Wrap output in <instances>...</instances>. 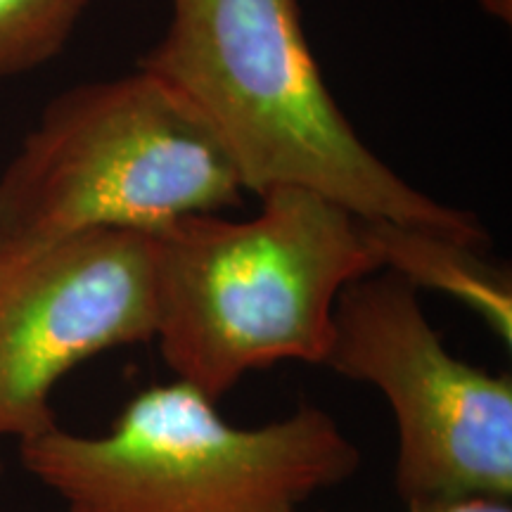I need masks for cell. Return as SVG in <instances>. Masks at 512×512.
I'll use <instances>...</instances> for the list:
<instances>
[{
    "label": "cell",
    "instance_id": "cell-1",
    "mask_svg": "<svg viewBox=\"0 0 512 512\" xmlns=\"http://www.w3.org/2000/svg\"><path fill=\"white\" fill-rule=\"evenodd\" d=\"M200 112L245 192H316L363 221L489 249L475 214L413 188L358 138L320 76L299 0H171L140 60Z\"/></svg>",
    "mask_w": 512,
    "mask_h": 512
},
{
    "label": "cell",
    "instance_id": "cell-2",
    "mask_svg": "<svg viewBox=\"0 0 512 512\" xmlns=\"http://www.w3.org/2000/svg\"><path fill=\"white\" fill-rule=\"evenodd\" d=\"M259 200L252 219L195 214L152 233V342L214 403L254 370L325 366L339 294L382 268L361 219L335 202L299 188Z\"/></svg>",
    "mask_w": 512,
    "mask_h": 512
},
{
    "label": "cell",
    "instance_id": "cell-3",
    "mask_svg": "<svg viewBox=\"0 0 512 512\" xmlns=\"http://www.w3.org/2000/svg\"><path fill=\"white\" fill-rule=\"evenodd\" d=\"M17 444L67 512H297L361 465L323 408L235 427L181 380L138 392L102 434L53 425Z\"/></svg>",
    "mask_w": 512,
    "mask_h": 512
},
{
    "label": "cell",
    "instance_id": "cell-4",
    "mask_svg": "<svg viewBox=\"0 0 512 512\" xmlns=\"http://www.w3.org/2000/svg\"><path fill=\"white\" fill-rule=\"evenodd\" d=\"M242 197L200 112L138 67L50 102L0 174V240L24 247L102 228L152 235Z\"/></svg>",
    "mask_w": 512,
    "mask_h": 512
},
{
    "label": "cell",
    "instance_id": "cell-5",
    "mask_svg": "<svg viewBox=\"0 0 512 512\" xmlns=\"http://www.w3.org/2000/svg\"><path fill=\"white\" fill-rule=\"evenodd\" d=\"M325 366L375 387L399 432L396 494L408 512L512 498V380L453 356L392 271L339 294Z\"/></svg>",
    "mask_w": 512,
    "mask_h": 512
},
{
    "label": "cell",
    "instance_id": "cell-6",
    "mask_svg": "<svg viewBox=\"0 0 512 512\" xmlns=\"http://www.w3.org/2000/svg\"><path fill=\"white\" fill-rule=\"evenodd\" d=\"M152 235L86 230L0 245V441L57 425L53 392L102 351L152 342Z\"/></svg>",
    "mask_w": 512,
    "mask_h": 512
},
{
    "label": "cell",
    "instance_id": "cell-7",
    "mask_svg": "<svg viewBox=\"0 0 512 512\" xmlns=\"http://www.w3.org/2000/svg\"><path fill=\"white\" fill-rule=\"evenodd\" d=\"M363 230L392 271L415 290H434L458 299L503 339L512 342V280L508 268L484 259V249L430 230L389 221H363Z\"/></svg>",
    "mask_w": 512,
    "mask_h": 512
},
{
    "label": "cell",
    "instance_id": "cell-8",
    "mask_svg": "<svg viewBox=\"0 0 512 512\" xmlns=\"http://www.w3.org/2000/svg\"><path fill=\"white\" fill-rule=\"evenodd\" d=\"M91 0H0V79L48 62Z\"/></svg>",
    "mask_w": 512,
    "mask_h": 512
},
{
    "label": "cell",
    "instance_id": "cell-9",
    "mask_svg": "<svg viewBox=\"0 0 512 512\" xmlns=\"http://www.w3.org/2000/svg\"><path fill=\"white\" fill-rule=\"evenodd\" d=\"M430 512H512V505L510 501H501V498H475V501L446 505V508L430 510Z\"/></svg>",
    "mask_w": 512,
    "mask_h": 512
},
{
    "label": "cell",
    "instance_id": "cell-10",
    "mask_svg": "<svg viewBox=\"0 0 512 512\" xmlns=\"http://www.w3.org/2000/svg\"><path fill=\"white\" fill-rule=\"evenodd\" d=\"M482 5L491 12V15L510 19V0H482Z\"/></svg>",
    "mask_w": 512,
    "mask_h": 512
},
{
    "label": "cell",
    "instance_id": "cell-11",
    "mask_svg": "<svg viewBox=\"0 0 512 512\" xmlns=\"http://www.w3.org/2000/svg\"><path fill=\"white\" fill-rule=\"evenodd\" d=\"M0 245H3V240H0Z\"/></svg>",
    "mask_w": 512,
    "mask_h": 512
}]
</instances>
